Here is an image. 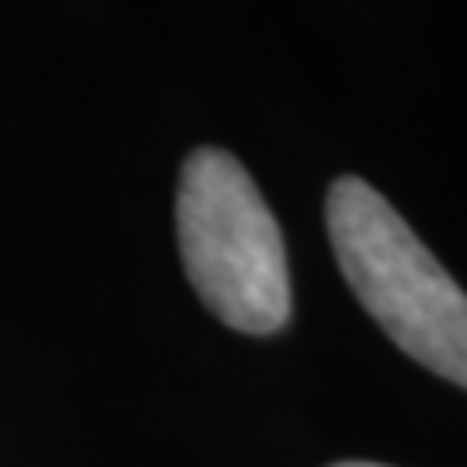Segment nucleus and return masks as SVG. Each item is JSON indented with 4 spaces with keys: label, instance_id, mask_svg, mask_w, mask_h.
Segmentation results:
<instances>
[{
    "label": "nucleus",
    "instance_id": "obj_1",
    "mask_svg": "<svg viewBox=\"0 0 467 467\" xmlns=\"http://www.w3.org/2000/svg\"><path fill=\"white\" fill-rule=\"evenodd\" d=\"M324 223L350 292L409 358L467 389V292L367 180L331 183Z\"/></svg>",
    "mask_w": 467,
    "mask_h": 467
},
{
    "label": "nucleus",
    "instance_id": "obj_2",
    "mask_svg": "<svg viewBox=\"0 0 467 467\" xmlns=\"http://www.w3.org/2000/svg\"><path fill=\"white\" fill-rule=\"evenodd\" d=\"M175 230L199 300L242 335H273L292 316L281 226L254 175L223 149L187 156L175 195Z\"/></svg>",
    "mask_w": 467,
    "mask_h": 467
},
{
    "label": "nucleus",
    "instance_id": "obj_3",
    "mask_svg": "<svg viewBox=\"0 0 467 467\" xmlns=\"http://www.w3.org/2000/svg\"><path fill=\"white\" fill-rule=\"evenodd\" d=\"M331 467H386V463H362V460H347V463H331Z\"/></svg>",
    "mask_w": 467,
    "mask_h": 467
}]
</instances>
